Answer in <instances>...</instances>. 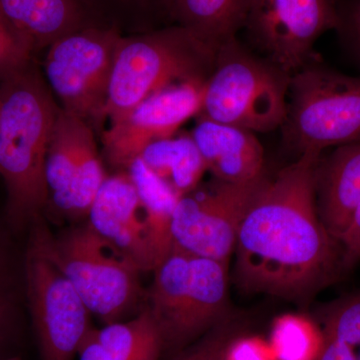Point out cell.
I'll return each mask as SVG.
<instances>
[{
    "label": "cell",
    "mask_w": 360,
    "mask_h": 360,
    "mask_svg": "<svg viewBox=\"0 0 360 360\" xmlns=\"http://www.w3.org/2000/svg\"><path fill=\"white\" fill-rule=\"evenodd\" d=\"M321 155L298 156L258 191L233 251L234 281L241 290L307 304L343 269L340 243L317 212L315 174Z\"/></svg>",
    "instance_id": "cell-1"
},
{
    "label": "cell",
    "mask_w": 360,
    "mask_h": 360,
    "mask_svg": "<svg viewBox=\"0 0 360 360\" xmlns=\"http://www.w3.org/2000/svg\"><path fill=\"white\" fill-rule=\"evenodd\" d=\"M59 108L32 61L0 82V176L14 231L30 229L49 203L45 160Z\"/></svg>",
    "instance_id": "cell-2"
},
{
    "label": "cell",
    "mask_w": 360,
    "mask_h": 360,
    "mask_svg": "<svg viewBox=\"0 0 360 360\" xmlns=\"http://www.w3.org/2000/svg\"><path fill=\"white\" fill-rule=\"evenodd\" d=\"M229 264L172 246L153 269L148 307L169 359L231 315Z\"/></svg>",
    "instance_id": "cell-3"
},
{
    "label": "cell",
    "mask_w": 360,
    "mask_h": 360,
    "mask_svg": "<svg viewBox=\"0 0 360 360\" xmlns=\"http://www.w3.org/2000/svg\"><path fill=\"white\" fill-rule=\"evenodd\" d=\"M291 75L233 37L215 52L200 118L253 132L281 129Z\"/></svg>",
    "instance_id": "cell-4"
},
{
    "label": "cell",
    "mask_w": 360,
    "mask_h": 360,
    "mask_svg": "<svg viewBox=\"0 0 360 360\" xmlns=\"http://www.w3.org/2000/svg\"><path fill=\"white\" fill-rule=\"evenodd\" d=\"M215 51L179 25L120 37L111 70L104 120L115 122L168 85L207 79Z\"/></svg>",
    "instance_id": "cell-5"
},
{
    "label": "cell",
    "mask_w": 360,
    "mask_h": 360,
    "mask_svg": "<svg viewBox=\"0 0 360 360\" xmlns=\"http://www.w3.org/2000/svg\"><path fill=\"white\" fill-rule=\"evenodd\" d=\"M283 146L296 156L360 141V77L326 65L319 56L291 75Z\"/></svg>",
    "instance_id": "cell-6"
},
{
    "label": "cell",
    "mask_w": 360,
    "mask_h": 360,
    "mask_svg": "<svg viewBox=\"0 0 360 360\" xmlns=\"http://www.w3.org/2000/svg\"><path fill=\"white\" fill-rule=\"evenodd\" d=\"M52 238L41 217L30 225L23 260L26 297L41 360H75L94 329L91 314L58 264Z\"/></svg>",
    "instance_id": "cell-7"
},
{
    "label": "cell",
    "mask_w": 360,
    "mask_h": 360,
    "mask_svg": "<svg viewBox=\"0 0 360 360\" xmlns=\"http://www.w3.org/2000/svg\"><path fill=\"white\" fill-rule=\"evenodd\" d=\"M52 248L90 314L104 326L123 321L137 309L143 295L141 270L89 222L52 238Z\"/></svg>",
    "instance_id": "cell-8"
},
{
    "label": "cell",
    "mask_w": 360,
    "mask_h": 360,
    "mask_svg": "<svg viewBox=\"0 0 360 360\" xmlns=\"http://www.w3.org/2000/svg\"><path fill=\"white\" fill-rule=\"evenodd\" d=\"M120 32L86 25L47 49L46 82L61 108L85 122H103L108 86Z\"/></svg>",
    "instance_id": "cell-9"
},
{
    "label": "cell",
    "mask_w": 360,
    "mask_h": 360,
    "mask_svg": "<svg viewBox=\"0 0 360 360\" xmlns=\"http://www.w3.org/2000/svg\"><path fill=\"white\" fill-rule=\"evenodd\" d=\"M267 177L264 174L248 182L213 177L182 195L172 219L174 245L229 264L241 221Z\"/></svg>",
    "instance_id": "cell-10"
},
{
    "label": "cell",
    "mask_w": 360,
    "mask_h": 360,
    "mask_svg": "<svg viewBox=\"0 0 360 360\" xmlns=\"http://www.w3.org/2000/svg\"><path fill=\"white\" fill-rule=\"evenodd\" d=\"M336 23V0H250L241 30L253 51L292 75Z\"/></svg>",
    "instance_id": "cell-11"
},
{
    "label": "cell",
    "mask_w": 360,
    "mask_h": 360,
    "mask_svg": "<svg viewBox=\"0 0 360 360\" xmlns=\"http://www.w3.org/2000/svg\"><path fill=\"white\" fill-rule=\"evenodd\" d=\"M44 172L49 203L71 219L89 215L108 179L89 123L61 108L52 130Z\"/></svg>",
    "instance_id": "cell-12"
},
{
    "label": "cell",
    "mask_w": 360,
    "mask_h": 360,
    "mask_svg": "<svg viewBox=\"0 0 360 360\" xmlns=\"http://www.w3.org/2000/svg\"><path fill=\"white\" fill-rule=\"evenodd\" d=\"M206 79L177 82L151 94L103 132L106 158L112 165L129 167L153 142L174 136L202 105Z\"/></svg>",
    "instance_id": "cell-13"
},
{
    "label": "cell",
    "mask_w": 360,
    "mask_h": 360,
    "mask_svg": "<svg viewBox=\"0 0 360 360\" xmlns=\"http://www.w3.org/2000/svg\"><path fill=\"white\" fill-rule=\"evenodd\" d=\"M87 217L90 226L141 272L153 271L167 257L129 172L108 176Z\"/></svg>",
    "instance_id": "cell-14"
},
{
    "label": "cell",
    "mask_w": 360,
    "mask_h": 360,
    "mask_svg": "<svg viewBox=\"0 0 360 360\" xmlns=\"http://www.w3.org/2000/svg\"><path fill=\"white\" fill-rule=\"evenodd\" d=\"M191 137L215 179L248 182L265 174L264 148L253 132L200 118Z\"/></svg>",
    "instance_id": "cell-15"
},
{
    "label": "cell",
    "mask_w": 360,
    "mask_h": 360,
    "mask_svg": "<svg viewBox=\"0 0 360 360\" xmlns=\"http://www.w3.org/2000/svg\"><path fill=\"white\" fill-rule=\"evenodd\" d=\"M322 224L338 240L360 203V141L338 146L321 158L315 174Z\"/></svg>",
    "instance_id": "cell-16"
},
{
    "label": "cell",
    "mask_w": 360,
    "mask_h": 360,
    "mask_svg": "<svg viewBox=\"0 0 360 360\" xmlns=\"http://www.w3.org/2000/svg\"><path fill=\"white\" fill-rule=\"evenodd\" d=\"M0 7L32 56L89 25L84 0H0Z\"/></svg>",
    "instance_id": "cell-17"
},
{
    "label": "cell",
    "mask_w": 360,
    "mask_h": 360,
    "mask_svg": "<svg viewBox=\"0 0 360 360\" xmlns=\"http://www.w3.org/2000/svg\"><path fill=\"white\" fill-rule=\"evenodd\" d=\"M78 360H160L163 340L148 307L129 321L92 329L78 350Z\"/></svg>",
    "instance_id": "cell-18"
},
{
    "label": "cell",
    "mask_w": 360,
    "mask_h": 360,
    "mask_svg": "<svg viewBox=\"0 0 360 360\" xmlns=\"http://www.w3.org/2000/svg\"><path fill=\"white\" fill-rule=\"evenodd\" d=\"M250 0H172L170 15L177 25L217 52L238 37Z\"/></svg>",
    "instance_id": "cell-19"
},
{
    "label": "cell",
    "mask_w": 360,
    "mask_h": 360,
    "mask_svg": "<svg viewBox=\"0 0 360 360\" xmlns=\"http://www.w3.org/2000/svg\"><path fill=\"white\" fill-rule=\"evenodd\" d=\"M139 158L181 196L200 186L207 170L191 135L153 142Z\"/></svg>",
    "instance_id": "cell-20"
},
{
    "label": "cell",
    "mask_w": 360,
    "mask_h": 360,
    "mask_svg": "<svg viewBox=\"0 0 360 360\" xmlns=\"http://www.w3.org/2000/svg\"><path fill=\"white\" fill-rule=\"evenodd\" d=\"M127 172L148 212L160 248L167 255L174 246L172 219L181 195L151 172L141 158L130 163Z\"/></svg>",
    "instance_id": "cell-21"
},
{
    "label": "cell",
    "mask_w": 360,
    "mask_h": 360,
    "mask_svg": "<svg viewBox=\"0 0 360 360\" xmlns=\"http://www.w3.org/2000/svg\"><path fill=\"white\" fill-rule=\"evenodd\" d=\"M322 343L321 328L307 317L283 315L272 324L269 345L276 360H316Z\"/></svg>",
    "instance_id": "cell-22"
},
{
    "label": "cell",
    "mask_w": 360,
    "mask_h": 360,
    "mask_svg": "<svg viewBox=\"0 0 360 360\" xmlns=\"http://www.w3.org/2000/svg\"><path fill=\"white\" fill-rule=\"evenodd\" d=\"M321 331L352 347L360 345V291L326 305L321 310Z\"/></svg>",
    "instance_id": "cell-23"
},
{
    "label": "cell",
    "mask_w": 360,
    "mask_h": 360,
    "mask_svg": "<svg viewBox=\"0 0 360 360\" xmlns=\"http://www.w3.org/2000/svg\"><path fill=\"white\" fill-rule=\"evenodd\" d=\"M240 333V322L229 315L200 340L168 360H224L227 348Z\"/></svg>",
    "instance_id": "cell-24"
},
{
    "label": "cell",
    "mask_w": 360,
    "mask_h": 360,
    "mask_svg": "<svg viewBox=\"0 0 360 360\" xmlns=\"http://www.w3.org/2000/svg\"><path fill=\"white\" fill-rule=\"evenodd\" d=\"M32 61V54L21 41L0 7V82Z\"/></svg>",
    "instance_id": "cell-25"
},
{
    "label": "cell",
    "mask_w": 360,
    "mask_h": 360,
    "mask_svg": "<svg viewBox=\"0 0 360 360\" xmlns=\"http://www.w3.org/2000/svg\"><path fill=\"white\" fill-rule=\"evenodd\" d=\"M336 13L340 44L360 68V0H336Z\"/></svg>",
    "instance_id": "cell-26"
},
{
    "label": "cell",
    "mask_w": 360,
    "mask_h": 360,
    "mask_svg": "<svg viewBox=\"0 0 360 360\" xmlns=\"http://www.w3.org/2000/svg\"><path fill=\"white\" fill-rule=\"evenodd\" d=\"M13 272L6 245L0 240V348L11 335L15 317ZM0 357L4 356L0 354Z\"/></svg>",
    "instance_id": "cell-27"
},
{
    "label": "cell",
    "mask_w": 360,
    "mask_h": 360,
    "mask_svg": "<svg viewBox=\"0 0 360 360\" xmlns=\"http://www.w3.org/2000/svg\"><path fill=\"white\" fill-rule=\"evenodd\" d=\"M224 360H276L269 342L257 336L238 335L227 348Z\"/></svg>",
    "instance_id": "cell-28"
},
{
    "label": "cell",
    "mask_w": 360,
    "mask_h": 360,
    "mask_svg": "<svg viewBox=\"0 0 360 360\" xmlns=\"http://www.w3.org/2000/svg\"><path fill=\"white\" fill-rule=\"evenodd\" d=\"M342 253L343 269L360 262V203L356 206L347 229L338 239Z\"/></svg>",
    "instance_id": "cell-29"
},
{
    "label": "cell",
    "mask_w": 360,
    "mask_h": 360,
    "mask_svg": "<svg viewBox=\"0 0 360 360\" xmlns=\"http://www.w3.org/2000/svg\"><path fill=\"white\" fill-rule=\"evenodd\" d=\"M357 355L355 347L323 335V343L316 360H357Z\"/></svg>",
    "instance_id": "cell-30"
},
{
    "label": "cell",
    "mask_w": 360,
    "mask_h": 360,
    "mask_svg": "<svg viewBox=\"0 0 360 360\" xmlns=\"http://www.w3.org/2000/svg\"><path fill=\"white\" fill-rule=\"evenodd\" d=\"M120 2H134L137 6H151L153 4H158L160 6V8L170 15V7H172V0H117Z\"/></svg>",
    "instance_id": "cell-31"
},
{
    "label": "cell",
    "mask_w": 360,
    "mask_h": 360,
    "mask_svg": "<svg viewBox=\"0 0 360 360\" xmlns=\"http://www.w3.org/2000/svg\"><path fill=\"white\" fill-rule=\"evenodd\" d=\"M0 360H21L20 357L18 356H4L0 357Z\"/></svg>",
    "instance_id": "cell-32"
},
{
    "label": "cell",
    "mask_w": 360,
    "mask_h": 360,
    "mask_svg": "<svg viewBox=\"0 0 360 360\" xmlns=\"http://www.w3.org/2000/svg\"><path fill=\"white\" fill-rule=\"evenodd\" d=\"M357 360H360V352H359V354L357 355Z\"/></svg>",
    "instance_id": "cell-33"
}]
</instances>
